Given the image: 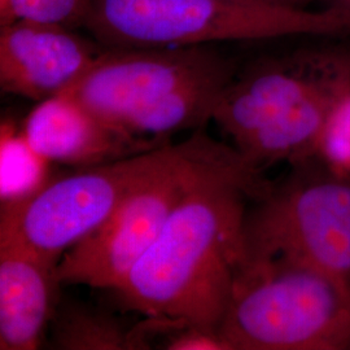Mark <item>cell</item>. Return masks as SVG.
Listing matches in <instances>:
<instances>
[{
	"instance_id": "obj_1",
	"label": "cell",
	"mask_w": 350,
	"mask_h": 350,
	"mask_svg": "<svg viewBox=\"0 0 350 350\" xmlns=\"http://www.w3.org/2000/svg\"><path fill=\"white\" fill-rule=\"evenodd\" d=\"M270 185L256 167L204 182L114 292L146 318L219 331L244 260L245 200Z\"/></svg>"
},
{
	"instance_id": "obj_7",
	"label": "cell",
	"mask_w": 350,
	"mask_h": 350,
	"mask_svg": "<svg viewBox=\"0 0 350 350\" xmlns=\"http://www.w3.org/2000/svg\"><path fill=\"white\" fill-rule=\"evenodd\" d=\"M349 88L350 42L318 43L265 59L235 75L212 120L235 144L305 101Z\"/></svg>"
},
{
	"instance_id": "obj_12",
	"label": "cell",
	"mask_w": 350,
	"mask_h": 350,
	"mask_svg": "<svg viewBox=\"0 0 350 350\" xmlns=\"http://www.w3.org/2000/svg\"><path fill=\"white\" fill-rule=\"evenodd\" d=\"M235 75V69H231L191 82L129 113L117 126L148 139H166L170 134L200 127L212 120L217 101Z\"/></svg>"
},
{
	"instance_id": "obj_19",
	"label": "cell",
	"mask_w": 350,
	"mask_h": 350,
	"mask_svg": "<svg viewBox=\"0 0 350 350\" xmlns=\"http://www.w3.org/2000/svg\"><path fill=\"white\" fill-rule=\"evenodd\" d=\"M310 1H314V0H295V3H296L299 7H304V5H306L308 3H310Z\"/></svg>"
},
{
	"instance_id": "obj_6",
	"label": "cell",
	"mask_w": 350,
	"mask_h": 350,
	"mask_svg": "<svg viewBox=\"0 0 350 350\" xmlns=\"http://www.w3.org/2000/svg\"><path fill=\"white\" fill-rule=\"evenodd\" d=\"M179 144L138 153L50 180L29 199L3 205L0 243L18 245L56 265L103 225L126 196L178 153Z\"/></svg>"
},
{
	"instance_id": "obj_3",
	"label": "cell",
	"mask_w": 350,
	"mask_h": 350,
	"mask_svg": "<svg viewBox=\"0 0 350 350\" xmlns=\"http://www.w3.org/2000/svg\"><path fill=\"white\" fill-rule=\"evenodd\" d=\"M219 332L230 350L350 349V278L245 261Z\"/></svg>"
},
{
	"instance_id": "obj_13",
	"label": "cell",
	"mask_w": 350,
	"mask_h": 350,
	"mask_svg": "<svg viewBox=\"0 0 350 350\" xmlns=\"http://www.w3.org/2000/svg\"><path fill=\"white\" fill-rule=\"evenodd\" d=\"M143 325L127 328L112 314L83 304L65 302L53 314L52 345L63 350L148 349Z\"/></svg>"
},
{
	"instance_id": "obj_10",
	"label": "cell",
	"mask_w": 350,
	"mask_h": 350,
	"mask_svg": "<svg viewBox=\"0 0 350 350\" xmlns=\"http://www.w3.org/2000/svg\"><path fill=\"white\" fill-rule=\"evenodd\" d=\"M50 163L88 167L163 147L166 139L135 137L103 120L68 94L39 101L21 127Z\"/></svg>"
},
{
	"instance_id": "obj_11",
	"label": "cell",
	"mask_w": 350,
	"mask_h": 350,
	"mask_svg": "<svg viewBox=\"0 0 350 350\" xmlns=\"http://www.w3.org/2000/svg\"><path fill=\"white\" fill-rule=\"evenodd\" d=\"M57 266L0 243V349L34 350L55 314Z\"/></svg>"
},
{
	"instance_id": "obj_15",
	"label": "cell",
	"mask_w": 350,
	"mask_h": 350,
	"mask_svg": "<svg viewBox=\"0 0 350 350\" xmlns=\"http://www.w3.org/2000/svg\"><path fill=\"white\" fill-rule=\"evenodd\" d=\"M92 0H7L0 7V24L27 20L77 29L86 24Z\"/></svg>"
},
{
	"instance_id": "obj_5",
	"label": "cell",
	"mask_w": 350,
	"mask_h": 350,
	"mask_svg": "<svg viewBox=\"0 0 350 350\" xmlns=\"http://www.w3.org/2000/svg\"><path fill=\"white\" fill-rule=\"evenodd\" d=\"M317 157L270 185L244 224L245 261H286L350 278V174Z\"/></svg>"
},
{
	"instance_id": "obj_4",
	"label": "cell",
	"mask_w": 350,
	"mask_h": 350,
	"mask_svg": "<svg viewBox=\"0 0 350 350\" xmlns=\"http://www.w3.org/2000/svg\"><path fill=\"white\" fill-rule=\"evenodd\" d=\"M247 167L256 166L234 147L193 134L179 143L170 163L134 188L103 225L64 254L56 269L59 282L118 289L195 188L215 175Z\"/></svg>"
},
{
	"instance_id": "obj_16",
	"label": "cell",
	"mask_w": 350,
	"mask_h": 350,
	"mask_svg": "<svg viewBox=\"0 0 350 350\" xmlns=\"http://www.w3.org/2000/svg\"><path fill=\"white\" fill-rule=\"evenodd\" d=\"M318 157L335 170L350 174V90L336 101L328 116Z\"/></svg>"
},
{
	"instance_id": "obj_2",
	"label": "cell",
	"mask_w": 350,
	"mask_h": 350,
	"mask_svg": "<svg viewBox=\"0 0 350 350\" xmlns=\"http://www.w3.org/2000/svg\"><path fill=\"white\" fill-rule=\"evenodd\" d=\"M85 27L104 47L174 49L213 42L350 34V13L254 0H92Z\"/></svg>"
},
{
	"instance_id": "obj_14",
	"label": "cell",
	"mask_w": 350,
	"mask_h": 350,
	"mask_svg": "<svg viewBox=\"0 0 350 350\" xmlns=\"http://www.w3.org/2000/svg\"><path fill=\"white\" fill-rule=\"evenodd\" d=\"M50 163L34 150L23 130L4 121L0 129V202L26 200L50 182Z\"/></svg>"
},
{
	"instance_id": "obj_9",
	"label": "cell",
	"mask_w": 350,
	"mask_h": 350,
	"mask_svg": "<svg viewBox=\"0 0 350 350\" xmlns=\"http://www.w3.org/2000/svg\"><path fill=\"white\" fill-rule=\"evenodd\" d=\"M59 24L17 20L0 29L3 92L42 101L75 83L99 56V47Z\"/></svg>"
},
{
	"instance_id": "obj_18",
	"label": "cell",
	"mask_w": 350,
	"mask_h": 350,
	"mask_svg": "<svg viewBox=\"0 0 350 350\" xmlns=\"http://www.w3.org/2000/svg\"><path fill=\"white\" fill-rule=\"evenodd\" d=\"M254 1H266V3H276V4H286V5H295L299 7L295 0H254Z\"/></svg>"
},
{
	"instance_id": "obj_17",
	"label": "cell",
	"mask_w": 350,
	"mask_h": 350,
	"mask_svg": "<svg viewBox=\"0 0 350 350\" xmlns=\"http://www.w3.org/2000/svg\"><path fill=\"white\" fill-rule=\"evenodd\" d=\"M325 8H334L350 13V0H323Z\"/></svg>"
},
{
	"instance_id": "obj_8",
	"label": "cell",
	"mask_w": 350,
	"mask_h": 350,
	"mask_svg": "<svg viewBox=\"0 0 350 350\" xmlns=\"http://www.w3.org/2000/svg\"><path fill=\"white\" fill-rule=\"evenodd\" d=\"M231 69H235V64L208 44L174 49L104 47L63 94L117 126L129 113L176 88Z\"/></svg>"
}]
</instances>
